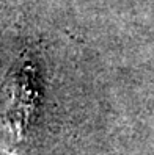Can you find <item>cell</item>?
<instances>
[{
  "instance_id": "obj_1",
  "label": "cell",
  "mask_w": 154,
  "mask_h": 155,
  "mask_svg": "<svg viewBox=\"0 0 154 155\" xmlns=\"http://www.w3.org/2000/svg\"><path fill=\"white\" fill-rule=\"evenodd\" d=\"M39 100L36 71L30 60H17L0 85V150L16 153L25 141Z\"/></svg>"
}]
</instances>
